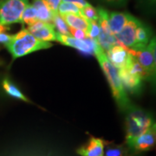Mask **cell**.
Here are the masks:
<instances>
[{"label":"cell","mask_w":156,"mask_h":156,"mask_svg":"<svg viewBox=\"0 0 156 156\" xmlns=\"http://www.w3.org/2000/svg\"><path fill=\"white\" fill-rule=\"evenodd\" d=\"M94 55L100 64L102 72L104 73L106 76L117 105L119 106L121 110L128 113L135 106H134L128 99L126 90L124 89L122 83L118 69L109 62L105 51L102 50V48L98 44L96 41L94 47Z\"/></svg>","instance_id":"1"},{"label":"cell","mask_w":156,"mask_h":156,"mask_svg":"<svg viewBox=\"0 0 156 156\" xmlns=\"http://www.w3.org/2000/svg\"><path fill=\"white\" fill-rule=\"evenodd\" d=\"M50 47H52V44L37 39L26 29H22L17 34L13 35L11 42L5 45L13 60L37 50L50 49Z\"/></svg>","instance_id":"2"},{"label":"cell","mask_w":156,"mask_h":156,"mask_svg":"<svg viewBox=\"0 0 156 156\" xmlns=\"http://www.w3.org/2000/svg\"><path fill=\"white\" fill-rule=\"evenodd\" d=\"M154 120L149 113L137 107L128 112L126 118V145H130L134 140L154 124Z\"/></svg>","instance_id":"3"},{"label":"cell","mask_w":156,"mask_h":156,"mask_svg":"<svg viewBox=\"0 0 156 156\" xmlns=\"http://www.w3.org/2000/svg\"><path fill=\"white\" fill-rule=\"evenodd\" d=\"M29 0H2L0 1V24L10 25L21 23L22 14Z\"/></svg>","instance_id":"4"},{"label":"cell","mask_w":156,"mask_h":156,"mask_svg":"<svg viewBox=\"0 0 156 156\" xmlns=\"http://www.w3.org/2000/svg\"><path fill=\"white\" fill-rule=\"evenodd\" d=\"M156 43L155 37H153L149 41L148 44L141 50L129 52L133 56L136 58L141 67L147 73L148 76V81L154 82L156 71Z\"/></svg>","instance_id":"5"},{"label":"cell","mask_w":156,"mask_h":156,"mask_svg":"<svg viewBox=\"0 0 156 156\" xmlns=\"http://www.w3.org/2000/svg\"><path fill=\"white\" fill-rule=\"evenodd\" d=\"M156 143V125L154 123L143 134L138 136L128 146L130 154H140L152 150Z\"/></svg>","instance_id":"6"},{"label":"cell","mask_w":156,"mask_h":156,"mask_svg":"<svg viewBox=\"0 0 156 156\" xmlns=\"http://www.w3.org/2000/svg\"><path fill=\"white\" fill-rule=\"evenodd\" d=\"M140 23L138 18L131 16L122 30L119 33L114 35L117 43L124 46L128 50H131L135 44V31Z\"/></svg>","instance_id":"7"},{"label":"cell","mask_w":156,"mask_h":156,"mask_svg":"<svg viewBox=\"0 0 156 156\" xmlns=\"http://www.w3.org/2000/svg\"><path fill=\"white\" fill-rule=\"evenodd\" d=\"M56 41L61 43L62 44L72 47L83 54L94 55V47H95V41L92 39L87 38L84 40H78V39L72 37L71 36H65V35H62L56 32Z\"/></svg>","instance_id":"8"},{"label":"cell","mask_w":156,"mask_h":156,"mask_svg":"<svg viewBox=\"0 0 156 156\" xmlns=\"http://www.w3.org/2000/svg\"><path fill=\"white\" fill-rule=\"evenodd\" d=\"M28 30L32 36L40 41L48 43L56 41V31L52 23L37 20L32 24L29 25Z\"/></svg>","instance_id":"9"},{"label":"cell","mask_w":156,"mask_h":156,"mask_svg":"<svg viewBox=\"0 0 156 156\" xmlns=\"http://www.w3.org/2000/svg\"><path fill=\"white\" fill-rule=\"evenodd\" d=\"M106 55L109 62L117 69L126 68L129 57L131 56L128 49L120 44L112 46L109 50H107Z\"/></svg>","instance_id":"10"},{"label":"cell","mask_w":156,"mask_h":156,"mask_svg":"<svg viewBox=\"0 0 156 156\" xmlns=\"http://www.w3.org/2000/svg\"><path fill=\"white\" fill-rule=\"evenodd\" d=\"M105 140L91 136L88 142L76 149L80 156H104Z\"/></svg>","instance_id":"11"},{"label":"cell","mask_w":156,"mask_h":156,"mask_svg":"<svg viewBox=\"0 0 156 156\" xmlns=\"http://www.w3.org/2000/svg\"><path fill=\"white\" fill-rule=\"evenodd\" d=\"M118 72L124 89L131 94H138L141 89L142 80L139 76L128 72L126 68L118 69Z\"/></svg>","instance_id":"12"},{"label":"cell","mask_w":156,"mask_h":156,"mask_svg":"<svg viewBox=\"0 0 156 156\" xmlns=\"http://www.w3.org/2000/svg\"><path fill=\"white\" fill-rule=\"evenodd\" d=\"M152 37H153L152 30L147 25H146L145 23L141 22L135 31V44L131 50H128L129 52H134L143 49L148 44Z\"/></svg>","instance_id":"13"},{"label":"cell","mask_w":156,"mask_h":156,"mask_svg":"<svg viewBox=\"0 0 156 156\" xmlns=\"http://www.w3.org/2000/svg\"><path fill=\"white\" fill-rule=\"evenodd\" d=\"M132 15L125 12H110L108 11V23L113 35L119 33L126 25Z\"/></svg>","instance_id":"14"},{"label":"cell","mask_w":156,"mask_h":156,"mask_svg":"<svg viewBox=\"0 0 156 156\" xmlns=\"http://www.w3.org/2000/svg\"><path fill=\"white\" fill-rule=\"evenodd\" d=\"M32 5L36 10L37 20L42 22L52 23V19L56 12L52 11L44 0H33Z\"/></svg>","instance_id":"15"},{"label":"cell","mask_w":156,"mask_h":156,"mask_svg":"<svg viewBox=\"0 0 156 156\" xmlns=\"http://www.w3.org/2000/svg\"><path fill=\"white\" fill-rule=\"evenodd\" d=\"M2 86H3V89L5 91L6 94L10 95L11 97L16 98V99L25 101V102H31L29 100V98L26 97V95L23 94V92L19 89V88L17 87L8 78H5V79L3 80Z\"/></svg>","instance_id":"16"},{"label":"cell","mask_w":156,"mask_h":156,"mask_svg":"<svg viewBox=\"0 0 156 156\" xmlns=\"http://www.w3.org/2000/svg\"><path fill=\"white\" fill-rule=\"evenodd\" d=\"M104 156H130V151L127 145L105 141Z\"/></svg>","instance_id":"17"},{"label":"cell","mask_w":156,"mask_h":156,"mask_svg":"<svg viewBox=\"0 0 156 156\" xmlns=\"http://www.w3.org/2000/svg\"><path fill=\"white\" fill-rule=\"evenodd\" d=\"M61 17L63 18L68 26L86 31L88 27V20H86L83 17L75 14H66V15H62Z\"/></svg>","instance_id":"18"},{"label":"cell","mask_w":156,"mask_h":156,"mask_svg":"<svg viewBox=\"0 0 156 156\" xmlns=\"http://www.w3.org/2000/svg\"><path fill=\"white\" fill-rule=\"evenodd\" d=\"M126 69H128V72L133 74L134 76H139L141 80H147L148 81V76H147V73L145 72V70L143 69V68L141 67V65L136 60V58L132 55L129 57V60H128V64L126 66Z\"/></svg>","instance_id":"19"},{"label":"cell","mask_w":156,"mask_h":156,"mask_svg":"<svg viewBox=\"0 0 156 156\" xmlns=\"http://www.w3.org/2000/svg\"><path fill=\"white\" fill-rule=\"evenodd\" d=\"M52 24L55 30H56V31L57 33L65 35V36H70L69 26L63 20V18L58 14V12H56L54 14V17L52 19Z\"/></svg>","instance_id":"20"},{"label":"cell","mask_w":156,"mask_h":156,"mask_svg":"<svg viewBox=\"0 0 156 156\" xmlns=\"http://www.w3.org/2000/svg\"><path fill=\"white\" fill-rule=\"evenodd\" d=\"M37 20V12L32 5H28L25 7L21 17V23H26L27 25H30Z\"/></svg>","instance_id":"21"},{"label":"cell","mask_w":156,"mask_h":156,"mask_svg":"<svg viewBox=\"0 0 156 156\" xmlns=\"http://www.w3.org/2000/svg\"><path fill=\"white\" fill-rule=\"evenodd\" d=\"M57 12L61 16L66 15V14H75V15L80 16V8L71 3L61 2V4L58 6Z\"/></svg>","instance_id":"22"},{"label":"cell","mask_w":156,"mask_h":156,"mask_svg":"<svg viewBox=\"0 0 156 156\" xmlns=\"http://www.w3.org/2000/svg\"><path fill=\"white\" fill-rule=\"evenodd\" d=\"M85 32L87 34L88 38L92 39L94 41H97L98 37L101 33V28L98 22L88 20V27H87V30Z\"/></svg>","instance_id":"23"},{"label":"cell","mask_w":156,"mask_h":156,"mask_svg":"<svg viewBox=\"0 0 156 156\" xmlns=\"http://www.w3.org/2000/svg\"><path fill=\"white\" fill-rule=\"evenodd\" d=\"M80 16L85 18L86 20L90 21H97L98 20V13L97 9L89 5L80 9Z\"/></svg>","instance_id":"24"},{"label":"cell","mask_w":156,"mask_h":156,"mask_svg":"<svg viewBox=\"0 0 156 156\" xmlns=\"http://www.w3.org/2000/svg\"><path fill=\"white\" fill-rule=\"evenodd\" d=\"M9 30L10 27L8 25L0 24V44H4L5 46L11 42L13 35L9 33Z\"/></svg>","instance_id":"25"},{"label":"cell","mask_w":156,"mask_h":156,"mask_svg":"<svg viewBox=\"0 0 156 156\" xmlns=\"http://www.w3.org/2000/svg\"><path fill=\"white\" fill-rule=\"evenodd\" d=\"M138 4L147 13H154L155 11L156 0H138Z\"/></svg>","instance_id":"26"},{"label":"cell","mask_w":156,"mask_h":156,"mask_svg":"<svg viewBox=\"0 0 156 156\" xmlns=\"http://www.w3.org/2000/svg\"><path fill=\"white\" fill-rule=\"evenodd\" d=\"M69 33L70 36L74 37V38L78 39V40H84V39L88 38L86 32L83 30H79V29H75L69 27Z\"/></svg>","instance_id":"27"},{"label":"cell","mask_w":156,"mask_h":156,"mask_svg":"<svg viewBox=\"0 0 156 156\" xmlns=\"http://www.w3.org/2000/svg\"><path fill=\"white\" fill-rule=\"evenodd\" d=\"M104 3H106L109 5L116 6V7H122L126 5L128 0H101Z\"/></svg>","instance_id":"28"},{"label":"cell","mask_w":156,"mask_h":156,"mask_svg":"<svg viewBox=\"0 0 156 156\" xmlns=\"http://www.w3.org/2000/svg\"><path fill=\"white\" fill-rule=\"evenodd\" d=\"M62 2L71 3L73 5H76L77 7H79L80 9H81V8H83V7H86V6H88L90 5L87 0H62Z\"/></svg>","instance_id":"29"},{"label":"cell","mask_w":156,"mask_h":156,"mask_svg":"<svg viewBox=\"0 0 156 156\" xmlns=\"http://www.w3.org/2000/svg\"><path fill=\"white\" fill-rule=\"evenodd\" d=\"M45 2L47 3V5L50 6V9L54 12H57V9L58 6L61 4L62 0H44Z\"/></svg>","instance_id":"30"},{"label":"cell","mask_w":156,"mask_h":156,"mask_svg":"<svg viewBox=\"0 0 156 156\" xmlns=\"http://www.w3.org/2000/svg\"><path fill=\"white\" fill-rule=\"evenodd\" d=\"M1 1H2V0H1Z\"/></svg>","instance_id":"31"},{"label":"cell","mask_w":156,"mask_h":156,"mask_svg":"<svg viewBox=\"0 0 156 156\" xmlns=\"http://www.w3.org/2000/svg\"><path fill=\"white\" fill-rule=\"evenodd\" d=\"M0 1H1V0H0Z\"/></svg>","instance_id":"32"}]
</instances>
